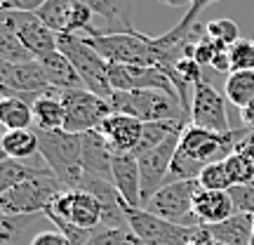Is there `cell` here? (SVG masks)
I'll return each mask as SVG.
<instances>
[{"instance_id":"cell-1","label":"cell","mask_w":254,"mask_h":245,"mask_svg":"<svg viewBox=\"0 0 254 245\" xmlns=\"http://www.w3.org/2000/svg\"><path fill=\"white\" fill-rule=\"evenodd\" d=\"M245 135L247 127L245 130H231L226 135H221V132L202 130V127H195L189 123L179 137L177 154H174L172 167H170L165 184L182 182V179H198L200 172L207 165L226 161Z\"/></svg>"},{"instance_id":"cell-2","label":"cell","mask_w":254,"mask_h":245,"mask_svg":"<svg viewBox=\"0 0 254 245\" xmlns=\"http://www.w3.org/2000/svg\"><path fill=\"white\" fill-rule=\"evenodd\" d=\"M38 139H40V156L45 158L47 170H52L66 189H82L87 179L82 165V137L66 130H55V132L38 130Z\"/></svg>"},{"instance_id":"cell-3","label":"cell","mask_w":254,"mask_h":245,"mask_svg":"<svg viewBox=\"0 0 254 245\" xmlns=\"http://www.w3.org/2000/svg\"><path fill=\"white\" fill-rule=\"evenodd\" d=\"M111 106L116 113H125L141 123H189V111L184 109L177 94H167L160 90H134L111 94Z\"/></svg>"},{"instance_id":"cell-4","label":"cell","mask_w":254,"mask_h":245,"mask_svg":"<svg viewBox=\"0 0 254 245\" xmlns=\"http://www.w3.org/2000/svg\"><path fill=\"white\" fill-rule=\"evenodd\" d=\"M57 47L75 66L85 90L94 92L104 99H111V94H113V87H111L109 81L111 64L85 40V36H80V33H59L57 36Z\"/></svg>"},{"instance_id":"cell-5","label":"cell","mask_w":254,"mask_h":245,"mask_svg":"<svg viewBox=\"0 0 254 245\" xmlns=\"http://www.w3.org/2000/svg\"><path fill=\"white\" fill-rule=\"evenodd\" d=\"M62 191H66V186L57 179L52 170H47L28 182L12 186L9 191H2L0 193V210L7 217H28V215H38V212L45 215L50 203Z\"/></svg>"},{"instance_id":"cell-6","label":"cell","mask_w":254,"mask_h":245,"mask_svg":"<svg viewBox=\"0 0 254 245\" xmlns=\"http://www.w3.org/2000/svg\"><path fill=\"white\" fill-rule=\"evenodd\" d=\"M202 189L198 179H182V182L165 184L163 189L153 193L144 208L153 212L155 217L167 219L182 227H200L193 217V200Z\"/></svg>"},{"instance_id":"cell-7","label":"cell","mask_w":254,"mask_h":245,"mask_svg":"<svg viewBox=\"0 0 254 245\" xmlns=\"http://www.w3.org/2000/svg\"><path fill=\"white\" fill-rule=\"evenodd\" d=\"M62 101L66 109V132L82 135L90 130H99L101 123L113 113L109 99H104L94 92L78 87V90H62Z\"/></svg>"},{"instance_id":"cell-8","label":"cell","mask_w":254,"mask_h":245,"mask_svg":"<svg viewBox=\"0 0 254 245\" xmlns=\"http://www.w3.org/2000/svg\"><path fill=\"white\" fill-rule=\"evenodd\" d=\"M120 203H123L127 227L134 231L144 245H186L195 231V227H182V224H172L167 219L155 217L146 208H132L125 200Z\"/></svg>"},{"instance_id":"cell-9","label":"cell","mask_w":254,"mask_h":245,"mask_svg":"<svg viewBox=\"0 0 254 245\" xmlns=\"http://www.w3.org/2000/svg\"><path fill=\"white\" fill-rule=\"evenodd\" d=\"M47 90H52V85L47 82V76L38 59L24 64L0 62V92H2V97H24L28 101H36Z\"/></svg>"},{"instance_id":"cell-10","label":"cell","mask_w":254,"mask_h":245,"mask_svg":"<svg viewBox=\"0 0 254 245\" xmlns=\"http://www.w3.org/2000/svg\"><path fill=\"white\" fill-rule=\"evenodd\" d=\"M190 125L212 130V132H221V135L231 132V123H228L226 113V97L219 94L205 78L195 81L193 92H190Z\"/></svg>"},{"instance_id":"cell-11","label":"cell","mask_w":254,"mask_h":245,"mask_svg":"<svg viewBox=\"0 0 254 245\" xmlns=\"http://www.w3.org/2000/svg\"><path fill=\"white\" fill-rule=\"evenodd\" d=\"M182 132L167 137L160 146H155L151 151L136 156L139 172H141V203H144V205L151 200V196L158 193V191L165 186V182H167V174H170V167H172V161H174V154H177V144H179Z\"/></svg>"},{"instance_id":"cell-12","label":"cell","mask_w":254,"mask_h":245,"mask_svg":"<svg viewBox=\"0 0 254 245\" xmlns=\"http://www.w3.org/2000/svg\"><path fill=\"white\" fill-rule=\"evenodd\" d=\"M36 14L47 28L55 31L57 36L59 33H80V36H85L92 28L94 9L90 5H85V2H75V0H47Z\"/></svg>"},{"instance_id":"cell-13","label":"cell","mask_w":254,"mask_h":245,"mask_svg":"<svg viewBox=\"0 0 254 245\" xmlns=\"http://www.w3.org/2000/svg\"><path fill=\"white\" fill-rule=\"evenodd\" d=\"M0 21L7 24L17 33L19 40L24 43V47L36 59L59 50L57 47V33L40 21V17L36 12H2Z\"/></svg>"},{"instance_id":"cell-14","label":"cell","mask_w":254,"mask_h":245,"mask_svg":"<svg viewBox=\"0 0 254 245\" xmlns=\"http://www.w3.org/2000/svg\"><path fill=\"white\" fill-rule=\"evenodd\" d=\"M109 81L113 92H134V90H160L167 94H177L170 76L158 66H125V64H111ZM179 97V94H177Z\"/></svg>"},{"instance_id":"cell-15","label":"cell","mask_w":254,"mask_h":245,"mask_svg":"<svg viewBox=\"0 0 254 245\" xmlns=\"http://www.w3.org/2000/svg\"><path fill=\"white\" fill-rule=\"evenodd\" d=\"M82 165L85 172L92 179H104L113 182V149L109 146L106 137L101 135V130H90L82 132Z\"/></svg>"},{"instance_id":"cell-16","label":"cell","mask_w":254,"mask_h":245,"mask_svg":"<svg viewBox=\"0 0 254 245\" xmlns=\"http://www.w3.org/2000/svg\"><path fill=\"white\" fill-rule=\"evenodd\" d=\"M238 212L236 200L231 191H217V189H200L195 200H193V217L200 227H214L226 222Z\"/></svg>"},{"instance_id":"cell-17","label":"cell","mask_w":254,"mask_h":245,"mask_svg":"<svg viewBox=\"0 0 254 245\" xmlns=\"http://www.w3.org/2000/svg\"><path fill=\"white\" fill-rule=\"evenodd\" d=\"M99 130H101V135L106 137V142L113 149V154H134L139 142H141L144 123L132 118V116L113 111L109 118L101 123Z\"/></svg>"},{"instance_id":"cell-18","label":"cell","mask_w":254,"mask_h":245,"mask_svg":"<svg viewBox=\"0 0 254 245\" xmlns=\"http://www.w3.org/2000/svg\"><path fill=\"white\" fill-rule=\"evenodd\" d=\"M113 186L132 208H144L141 203V172L134 154H113Z\"/></svg>"},{"instance_id":"cell-19","label":"cell","mask_w":254,"mask_h":245,"mask_svg":"<svg viewBox=\"0 0 254 245\" xmlns=\"http://www.w3.org/2000/svg\"><path fill=\"white\" fill-rule=\"evenodd\" d=\"M38 62H40L43 71H45L47 82L55 90H78V87H85L78 71H75V66L68 62V57L64 55L62 50H55L50 55L40 57Z\"/></svg>"},{"instance_id":"cell-20","label":"cell","mask_w":254,"mask_h":245,"mask_svg":"<svg viewBox=\"0 0 254 245\" xmlns=\"http://www.w3.org/2000/svg\"><path fill=\"white\" fill-rule=\"evenodd\" d=\"M33 123L38 130L55 132L66 125V109L62 101V90H47L33 101Z\"/></svg>"},{"instance_id":"cell-21","label":"cell","mask_w":254,"mask_h":245,"mask_svg":"<svg viewBox=\"0 0 254 245\" xmlns=\"http://www.w3.org/2000/svg\"><path fill=\"white\" fill-rule=\"evenodd\" d=\"M212 238L224 245H250L254 236V217L247 212H236L221 224L207 227Z\"/></svg>"},{"instance_id":"cell-22","label":"cell","mask_w":254,"mask_h":245,"mask_svg":"<svg viewBox=\"0 0 254 245\" xmlns=\"http://www.w3.org/2000/svg\"><path fill=\"white\" fill-rule=\"evenodd\" d=\"M0 123L5 130H31L33 125V101L24 97H2L0 101Z\"/></svg>"},{"instance_id":"cell-23","label":"cell","mask_w":254,"mask_h":245,"mask_svg":"<svg viewBox=\"0 0 254 245\" xmlns=\"http://www.w3.org/2000/svg\"><path fill=\"white\" fill-rule=\"evenodd\" d=\"M2 156L7 158H17L24 161L28 156L40 154V139H38V130H9L2 135Z\"/></svg>"},{"instance_id":"cell-24","label":"cell","mask_w":254,"mask_h":245,"mask_svg":"<svg viewBox=\"0 0 254 245\" xmlns=\"http://www.w3.org/2000/svg\"><path fill=\"white\" fill-rule=\"evenodd\" d=\"M224 97L238 109H245L254 101V71H233L226 76Z\"/></svg>"},{"instance_id":"cell-25","label":"cell","mask_w":254,"mask_h":245,"mask_svg":"<svg viewBox=\"0 0 254 245\" xmlns=\"http://www.w3.org/2000/svg\"><path fill=\"white\" fill-rule=\"evenodd\" d=\"M43 172H47V170H38L33 165H26L24 161L2 156V161H0V193L9 191L12 186H17L21 182H28V179H33Z\"/></svg>"},{"instance_id":"cell-26","label":"cell","mask_w":254,"mask_h":245,"mask_svg":"<svg viewBox=\"0 0 254 245\" xmlns=\"http://www.w3.org/2000/svg\"><path fill=\"white\" fill-rule=\"evenodd\" d=\"M36 57L28 52L24 43L19 40V36L0 21V62L7 64H24V62H33Z\"/></svg>"},{"instance_id":"cell-27","label":"cell","mask_w":254,"mask_h":245,"mask_svg":"<svg viewBox=\"0 0 254 245\" xmlns=\"http://www.w3.org/2000/svg\"><path fill=\"white\" fill-rule=\"evenodd\" d=\"M85 245H144L129 227H99L90 234Z\"/></svg>"},{"instance_id":"cell-28","label":"cell","mask_w":254,"mask_h":245,"mask_svg":"<svg viewBox=\"0 0 254 245\" xmlns=\"http://www.w3.org/2000/svg\"><path fill=\"white\" fill-rule=\"evenodd\" d=\"M198 182L202 189H217V191L233 189V179H231V172H228V167H226V161L207 165V167L200 172Z\"/></svg>"},{"instance_id":"cell-29","label":"cell","mask_w":254,"mask_h":245,"mask_svg":"<svg viewBox=\"0 0 254 245\" xmlns=\"http://www.w3.org/2000/svg\"><path fill=\"white\" fill-rule=\"evenodd\" d=\"M205 36H209L212 40H217L221 45L233 47L240 40V28H238L233 19H212V21H207Z\"/></svg>"},{"instance_id":"cell-30","label":"cell","mask_w":254,"mask_h":245,"mask_svg":"<svg viewBox=\"0 0 254 245\" xmlns=\"http://www.w3.org/2000/svg\"><path fill=\"white\" fill-rule=\"evenodd\" d=\"M231 73L233 71H254V38H240L233 47H228Z\"/></svg>"},{"instance_id":"cell-31","label":"cell","mask_w":254,"mask_h":245,"mask_svg":"<svg viewBox=\"0 0 254 245\" xmlns=\"http://www.w3.org/2000/svg\"><path fill=\"white\" fill-rule=\"evenodd\" d=\"M228 47L221 45V43H217V40H212L209 36L200 38V40H195V45H193V59L200 64V66H212V62H214V57L221 55V52H226Z\"/></svg>"},{"instance_id":"cell-32","label":"cell","mask_w":254,"mask_h":245,"mask_svg":"<svg viewBox=\"0 0 254 245\" xmlns=\"http://www.w3.org/2000/svg\"><path fill=\"white\" fill-rule=\"evenodd\" d=\"M231 196H233V200H236L238 212H247V215H252L254 217V184L231 189Z\"/></svg>"},{"instance_id":"cell-33","label":"cell","mask_w":254,"mask_h":245,"mask_svg":"<svg viewBox=\"0 0 254 245\" xmlns=\"http://www.w3.org/2000/svg\"><path fill=\"white\" fill-rule=\"evenodd\" d=\"M47 0H2V12H38Z\"/></svg>"},{"instance_id":"cell-34","label":"cell","mask_w":254,"mask_h":245,"mask_svg":"<svg viewBox=\"0 0 254 245\" xmlns=\"http://www.w3.org/2000/svg\"><path fill=\"white\" fill-rule=\"evenodd\" d=\"M31 245H73L62 231H40L31 238Z\"/></svg>"},{"instance_id":"cell-35","label":"cell","mask_w":254,"mask_h":245,"mask_svg":"<svg viewBox=\"0 0 254 245\" xmlns=\"http://www.w3.org/2000/svg\"><path fill=\"white\" fill-rule=\"evenodd\" d=\"M212 2H219V0H189V9H186V14H184L182 24H186V26H195L200 12L207 7V5H212Z\"/></svg>"},{"instance_id":"cell-36","label":"cell","mask_w":254,"mask_h":245,"mask_svg":"<svg viewBox=\"0 0 254 245\" xmlns=\"http://www.w3.org/2000/svg\"><path fill=\"white\" fill-rule=\"evenodd\" d=\"M238 154H243L250 161V165L254 167V130H247V135L240 139V144L236 146Z\"/></svg>"},{"instance_id":"cell-37","label":"cell","mask_w":254,"mask_h":245,"mask_svg":"<svg viewBox=\"0 0 254 245\" xmlns=\"http://www.w3.org/2000/svg\"><path fill=\"white\" fill-rule=\"evenodd\" d=\"M186 245H214V238H212V234H209L207 227H195L193 236L189 238V243Z\"/></svg>"},{"instance_id":"cell-38","label":"cell","mask_w":254,"mask_h":245,"mask_svg":"<svg viewBox=\"0 0 254 245\" xmlns=\"http://www.w3.org/2000/svg\"><path fill=\"white\" fill-rule=\"evenodd\" d=\"M212 69H214V71H219V73H231V59H228V50L214 57V62H212Z\"/></svg>"},{"instance_id":"cell-39","label":"cell","mask_w":254,"mask_h":245,"mask_svg":"<svg viewBox=\"0 0 254 245\" xmlns=\"http://www.w3.org/2000/svg\"><path fill=\"white\" fill-rule=\"evenodd\" d=\"M240 120H243V125L247 130H254V101L247 104L245 109H240Z\"/></svg>"},{"instance_id":"cell-40","label":"cell","mask_w":254,"mask_h":245,"mask_svg":"<svg viewBox=\"0 0 254 245\" xmlns=\"http://www.w3.org/2000/svg\"><path fill=\"white\" fill-rule=\"evenodd\" d=\"M214 245H224V243H217V241H214Z\"/></svg>"}]
</instances>
